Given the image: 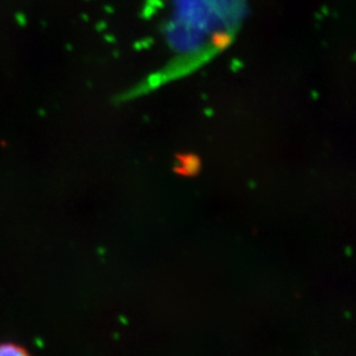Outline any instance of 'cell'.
<instances>
[{
    "label": "cell",
    "instance_id": "obj_1",
    "mask_svg": "<svg viewBox=\"0 0 356 356\" xmlns=\"http://www.w3.org/2000/svg\"><path fill=\"white\" fill-rule=\"evenodd\" d=\"M0 356H33L27 348L12 341L0 343Z\"/></svg>",
    "mask_w": 356,
    "mask_h": 356
}]
</instances>
